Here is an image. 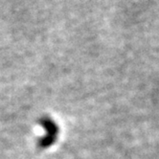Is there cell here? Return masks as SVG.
<instances>
[{
    "mask_svg": "<svg viewBox=\"0 0 159 159\" xmlns=\"http://www.w3.org/2000/svg\"><path fill=\"white\" fill-rule=\"evenodd\" d=\"M41 126L43 127V129L46 130L47 134L45 136L47 137H51V138H57V135H58L59 132V128L57 126V124L49 117H44L41 119L40 121Z\"/></svg>",
    "mask_w": 159,
    "mask_h": 159,
    "instance_id": "6da1fadb",
    "label": "cell"
}]
</instances>
